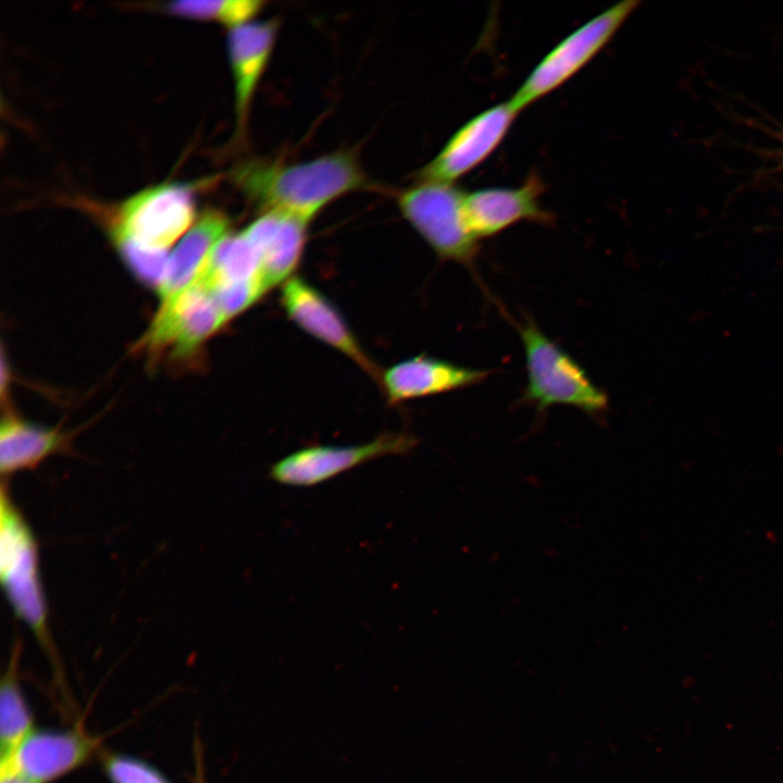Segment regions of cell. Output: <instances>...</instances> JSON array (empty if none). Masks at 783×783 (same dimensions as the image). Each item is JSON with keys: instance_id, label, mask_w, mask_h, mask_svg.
Returning a JSON list of instances; mask_svg holds the SVG:
<instances>
[{"instance_id": "6da1fadb", "label": "cell", "mask_w": 783, "mask_h": 783, "mask_svg": "<svg viewBox=\"0 0 783 783\" xmlns=\"http://www.w3.org/2000/svg\"><path fill=\"white\" fill-rule=\"evenodd\" d=\"M231 181L261 213H281L307 224L334 200L372 186L348 150L299 163L247 160L232 170Z\"/></svg>"}, {"instance_id": "7a4b0ae2", "label": "cell", "mask_w": 783, "mask_h": 783, "mask_svg": "<svg viewBox=\"0 0 783 783\" xmlns=\"http://www.w3.org/2000/svg\"><path fill=\"white\" fill-rule=\"evenodd\" d=\"M191 186L162 183L122 202L110 226L113 243L127 266L145 284L158 287L169 249L195 223Z\"/></svg>"}, {"instance_id": "3957f363", "label": "cell", "mask_w": 783, "mask_h": 783, "mask_svg": "<svg viewBox=\"0 0 783 783\" xmlns=\"http://www.w3.org/2000/svg\"><path fill=\"white\" fill-rule=\"evenodd\" d=\"M9 481L2 480L0 492V580L15 614L34 634L46 654L57 664V654L49 627L46 596L40 579L36 537L15 505Z\"/></svg>"}, {"instance_id": "277c9868", "label": "cell", "mask_w": 783, "mask_h": 783, "mask_svg": "<svg viewBox=\"0 0 783 783\" xmlns=\"http://www.w3.org/2000/svg\"><path fill=\"white\" fill-rule=\"evenodd\" d=\"M523 344L527 383L522 400L543 411L555 405L572 406L596 415L608 397L585 370L530 319L518 326Z\"/></svg>"}, {"instance_id": "5b68a950", "label": "cell", "mask_w": 783, "mask_h": 783, "mask_svg": "<svg viewBox=\"0 0 783 783\" xmlns=\"http://www.w3.org/2000/svg\"><path fill=\"white\" fill-rule=\"evenodd\" d=\"M465 194L456 184L418 181L399 192L397 203L403 217L438 257L473 271L478 239L465 220Z\"/></svg>"}, {"instance_id": "8992f818", "label": "cell", "mask_w": 783, "mask_h": 783, "mask_svg": "<svg viewBox=\"0 0 783 783\" xmlns=\"http://www.w3.org/2000/svg\"><path fill=\"white\" fill-rule=\"evenodd\" d=\"M638 3V0L618 2L564 37L509 98L514 109L520 112L575 75L604 49Z\"/></svg>"}, {"instance_id": "52a82bcc", "label": "cell", "mask_w": 783, "mask_h": 783, "mask_svg": "<svg viewBox=\"0 0 783 783\" xmlns=\"http://www.w3.org/2000/svg\"><path fill=\"white\" fill-rule=\"evenodd\" d=\"M225 323L211 295L192 284L160 304L137 349L154 359L165 351L172 360L190 359Z\"/></svg>"}, {"instance_id": "ba28073f", "label": "cell", "mask_w": 783, "mask_h": 783, "mask_svg": "<svg viewBox=\"0 0 783 783\" xmlns=\"http://www.w3.org/2000/svg\"><path fill=\"white\" fill-rule=\"evenodd\" d=\"M417 439L403 433H383L353 446H309L272 464L271 480L288 486L310 487L385 456L409 453Z\"/></svg>"}, {"instance_id": "9c48e42d", "label": "cell", "mask_w": 783, "mask_h": 783, "mask_svg": "<svg viewBox=\"0 0 783 783\" xmlns=\"http://www.w3.org/2000/svg\"><path fill=\"white\" fill-rule=\"evenodd\" d=\"M518 114L509 99L476 114L419 171L418 181L455 184L495 151Z\"/></svg>"}, {"instance_id": "30bf717a", "label": "cell", "mask_w": 783, "mask_h": 783, "mask_svg": "<svg viewBox=\"0 0 783 783\" xmlns=\"http://www.w3.org/2000/svg\"><path fill=\"white\" fill-rule=\"evenodd\" d=\"M545 190L532 174L518 187H488L465 194L464 214L476 239L494 236L520 221L549 224L554 215L540 204Z\"/></svg>"}, {"instance_id": "8fae6325", "label": "cell", "mask_w": 783, "mask_h": 783, "mask_svg": "<svg viewBox=\"0 0 783 783\" xmlns=\"http://www.w3.org/2000/svg\"><path fill=\"white\" fill-rule=\"evenodd\" d=\"M98 741L82 728L34 729L15 753L0 762H11L33 783H51L86 765Z\"/></svg>"}, {"instance_id": "7c38bea8", "label": "cell", "mask_w": 783, "mask_h": 783, "mask_svg": "<svg viewBox=\"0 0 783 783\" xmlns=\"http://www.w3.org/2000/svg\"><path fill=\"white\" fill-rule=\"evenodd\" d=\"M282 304L303 331L350 358L363 371L378 378L375 364L363 351L336 308L318 289L299 277L283 284Z\"/></svg>"}, {"instance_id": "4fadbf2b", "label": "cell", "mask_w": 783, "mask_h": 783, "mask_svg": "<svg viewBox=\"0 0 783 783\" xmlns=\"http://www.w3.org/2000/svg\"><path fill=\"white\" fill-rule=\"evenodd\" d=\"M278 27V21L272 18L229 29L227 49L234 80L237 135H244L246 130L252 100L272 55Z\"/></svg>"}, {"instance_id": "5bb4252c", "label": "cell", "mask_w": 783, "mask_h": 783, "mask_svg": "<svg viewBox=\"0 0 783 783\" xmlns=\"http://www.w3.org/2000/svg\"><path fill=\"white\" fill-rule=\"evenodd\" d=\"M229 220L216 209L204 210L170 253L157 287L161 304L197 279L217 244L229 233Z\"/></svg>"}, {"instance_id": "9a60e30c", "label": "cell", "mask_w": 783, "mask_h": 783, "mask_svg": "<svg viewBox=\"0 0 783 783\" xmlns=\"http://www.w3.org/2000/svg\"><path fill=\"white\" fill-rule=\"evenodd\" d=\"M488 374V370L417 356L387 369L382 384L389 402L396 403L468 387L484 381Z\"/></svg>"}, {"instance_id": "2e32d148", "label": "cell", "mask_w": 783, "mask_h": 783, "mask_svg": "<svg viewBox=\"0 0 783 783\" xmlns=\"http://www.w3.org/2000/svg\"><path fill=\"white\" fill-rule=\"evenodd\" d=\"M307 227L296 217L266 212L243 229L258 250L259 273L266 290L290 278L303 252Z\"/></svg>"}, {"instance_id": "e0dca14e", "label": "cell", "mask_w": 783, "mask_h": 783, "mask_svg": "<svg viewBox=\"0 0 783 783\" xmlns=\"http://www.w3.org/2000/svg\"><path fill=\"white\" fill-rule=\"evenodd\" d=\"M70 433L33 424L11 411L0 423V472L2 480L36 469L48 457L67 451Z\"/></svg>"}, {"instance_id": "ac0fdd59", "label": "cell", "mask_w": 783, "mask_h": 783, "mask_svg": "<svg viewBox=\"0 0 783 783\" xmlns=\"http://www.w3.org/2000/svg\"><path fill=\"white\" fill-rule=\"evenodd\" d=\"M258 250L244 231L228 233L215 247L194 284L208 293L260 276Z\"/></svg>"}, {"instance_id": "d6986e66", "label": "cell", "mask_w": 783, "mask_h": 783, "mask_svg": "<svg viewBox=\"0 0 783 783\" xmlns=\"http://www.w3.org/2000/svg\"><path fill=\"white\" fill-rule=\"evenodd\" d=\"M21 643L14 644L0 684V760L10 758L34 730V718L17 678Z\"/></svg>"}, {"instance_id": "ffe728a7", "label": "cell", "mask_w": 783, "mask_h": 783, "mask_svg": "<svg viewBox=\"0 0 783 783\" xmlns=\"http://www.w3.org/2000/svg\"><path fill=\"white\" fill-rule=\"evenodd\" d=\"M265 4L260 0H185L169 3L166 10L183 17L217 22L232 29L252 22Z\"/></svg>"}, {"instance_id": "44dd1931", "label": "cell", "mask_w": 783, "mask_h": 783, "mask_svg": "<svg viewBox=\"0 0 783 783\" xmlns=\"http://www.w3.org/2000/svg\"><path fill=\"white\" fill-rule=\"evenodd\" d=\"M101 763L110 783H172L148 761L120 753H104Z\"/></svg>"}, {"instance_id": "7402d4cb", "label": "cell", "mask_w": 783, "mask_h": 783, "mask_svg": "<svg viewBox=\"0 0 783 783\" xmlns=\"http://www.w3.org/2000/svg\"><path fill=\"white\" fill-rule=\"evenodd\" d=\"M268 290L260 276L225 285L209 293L225 320L228 322L235 315L253 304Z\"/></svg>"}, {"instance_id": "603a6c76", "label": "cell", "mask_w": 783, "mask_h": 783, "mask_svg": "<svg viewBox=\"0 0 783 783\" xmlns=\"http://www.w3.org/2000/svg\"><path fill=\"white\" fill-rule=\"evenodd\" d=\"M0 783H33L12 763H0Z\"/></svg>"}]
</instances>
